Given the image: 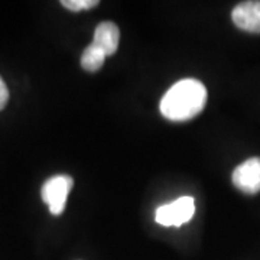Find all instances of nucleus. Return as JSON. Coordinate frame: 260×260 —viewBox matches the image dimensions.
I'll list each match as a JSON object with an SVG mask.
<instances>
[{
    "label": "nucleus",
    "instance_id": "1",
    "mask_svg": "<svg viewBox=\"0 0 260 260\" xmlns=\"http://www.w3.org/2000/svg\"><path fill=\"white\" fill-rule=\"evenodd\" d=\"M205 104L207 88L204 84L195 78H185L168 90L160 100L159 110L168 120L186 121L203 112Z\"/></svg>",
    "mask_w": 260,
    "mask_h": 260
},
{
    "label": "nucleus",
    "instance_id": "2",
    "mask_svg": "<svg viewBox=\"0 0 260 260\" xmlns=\"http://www.w3.org/2000/svg\"><path fill=\"white\" fill-rule=\"evenodd\" d=\"M195 213V201L192 197H181L174 203L160 205L155 220L156 223L164 227H181L182 224L188 223Z\"/></svg>",
    "mask_w": 260,
    "mask_h": 260
},
{
    "label": "nucleus",
    "instance_id": "3",
    "mask_svg": "<svg viewBox=\"0 0 260 260\" xmlns=\"http://www.w3.org/2000/svg\"><path fill=\"white\" fill-rule=\"evenodd\" d=\"M74 185V179L68 175H56L48 179L42 186V200L49 207V211L54 215H59L64 211L67 197Z\"/></svg>",
    "mask_w": 260,
    "mask_h": 260
},
{
    "label": "nucleus",
    "instance_id": "4",
    "mask_svg": "<svg viewBox=\"0 0 260 260\" xmlns=\"http://www.w3.org/2000/svg\"><path fill=\"white\" fill-rule=\"evenodd\" d=\"M233 184L244 194H257L260 191V158H250L233 172Z\"/></svg>",
    "mask_w": 260,
    "mask_h": 260
},
{
    "label": "nucleus",
    "instance_id": "5",
    "mask_svg": "<svg viewBox=\"0 0 260 260\" xmlns=\"http://www.w3.org/2000/svg\"><path fill=\"white\" fill-rule=\"evenodd\" d=\"M234 25L242 30L260 34V2H243L239 3L232 13Z\"/></svg>",
    "mask_w": 260,
    "mask_h": 260
},
{
    "label": "nucleus",
    "instance_id": "6",
    "mask_svg": "<svg viewBox=\"0 0 260 260\" xmlns=\"http://www.w3.org/2000/svg\"><path fill=\"white\" fill-rule=\"evenodd\" d=\"M120 41V30L114 22H102L94 30L93 44L104 51V54L109 56L113 55Z\"/></svg>",
    "mask_w": 260,
    "mask_h": 260
},
{
    "label": "nucleus",
    "instance_id": "7",
    "mask_svg": "<svg viewBox=\"0 0 260 260\" xmlns=\"http://www.w3.org/2000/svg\"><path fill=\"white\" fill-rule=\"evenodd\" d=\"M106 56L107 55L104 54V51L91 42L84 49L83 55H81V67L88 73H95L103 67Z\"/></svg>",
    "mask_w": 260,
    "mask_h": 260
},
{
    "label": "nucleus",
    "instance_id": "8",
    "mask_svg": "<svg viewBox=\"0 0 260 260\" xmlns=\"http://www.w3.org/2000/svg\"><path fill=\"white\" fill-rule=\"evenodd\" d=\"M61 5L65 9L73 12H81V10H90L99 5V0H62Z\"/></svg>",
    "mask_w": 260,
    "mask_h": 260
},
{
    "label": "nucleus",
    "instance_id": "9",
    "mask_svg": "<svg viewBox=\"0 0 260 260\" xmlns=\"http://www.w3.org/2000/svg\"><path fill=\"white\" fill-rule=\"evenodd\" d=\"M8 100H9V90H8V85L3 81V78L0 77V110L5 109V106L8 104Z\"/></svg>",
    "mask_w": 260,
    "mask_h": 260
}]
</instances>
